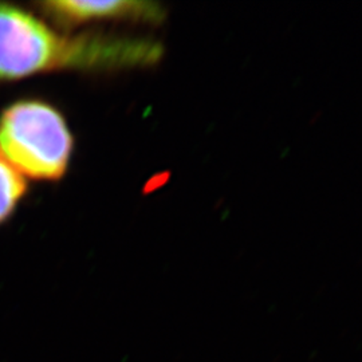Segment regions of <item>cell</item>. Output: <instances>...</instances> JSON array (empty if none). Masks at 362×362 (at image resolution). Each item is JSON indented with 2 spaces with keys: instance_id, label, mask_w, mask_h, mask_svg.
Wrapping results in <instances>:
<instances>
[{
  "instance_id": "obj_1",
  "label": "cell",
  "mask_w": 362,
  "mask_h": 362,
  "mask_svg": "<svg viewBox=\"0 0 362 362\" xmlns=\"http://www.w3.org/2000/svg\"><path fill=\"white\" fill-rule=\"evenodd\" d=\"M160 43L66 33L34 8L0 1V86L61 71H112L157 64Z\"/></svg>"
},
{
  "instance_id": "obj_2",
  "label": "cell",
  "mask_w": 362,
  "mask_h": 362,
  "mask_svg": "<svg viewBox=\"0 0 362 362\" xmlns=\"http://www.w3.org/2000/svg\"><path fill=\"white\" fill-rule=\"evenodd\" d=\"M76 140L62 110L38 95H21L0 109V156L28 182L64 180Z\"/></svg>"
},
{
  "instance_id": "obj_3",
  "label": "cell",
  "mask_w": 362,
  "mask_h": 362,
  "mask_svg": "<svg viewBox=\"0 0 362 362\" xmlns=\"http://www.w3.org/2000/svg\"><path fill=\"white\" fill-rule=\"evenodd\" d=\"M33 7L52 26L66 33L106 21L157 25L165 18V10L160 4L137 0H47L35 1Z\"/></svg>"
},
{
  "instance_id": "obj_4",
  "label": "cell",
  "mask_w": 362,
  "mask_h": 362,
  "mask_svg": "<svg viewBox=\"0 0 362 362\" xmlns=\"http://www.w3.org/2000/svg\"><path fill=\"white\" fill-rule=\"evenodd\" d=\"M30 194V182L0 156V227L10 223Z\"/></svg>"
}]
</instances>
